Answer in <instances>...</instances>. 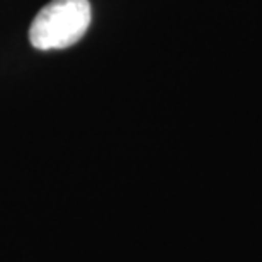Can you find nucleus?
<instances>
[{
	"mask_svg": "<svg viewBox=\"0 0 262 262\" xmlns=\"http://www.w3.org/2000/svg\"><path fill=\"white\" fill-rule=\"evenodd\" d=\"M91 19L89 0H51L31 24L29 41L41 51L68 48L80 41Z\"/></svg>",
	"mask_w": 262,
	"mask_h": 262,
	"instance_id": "f257e3e1",
	"label": "nucleus"
}]
</instances>
